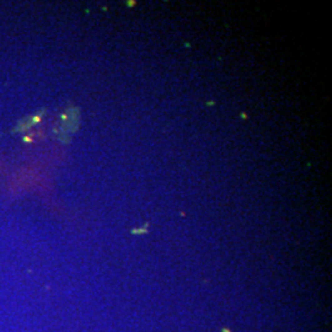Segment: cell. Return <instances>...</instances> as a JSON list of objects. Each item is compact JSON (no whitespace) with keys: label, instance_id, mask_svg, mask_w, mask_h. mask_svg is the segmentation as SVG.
<instances>
[]
</instances>
